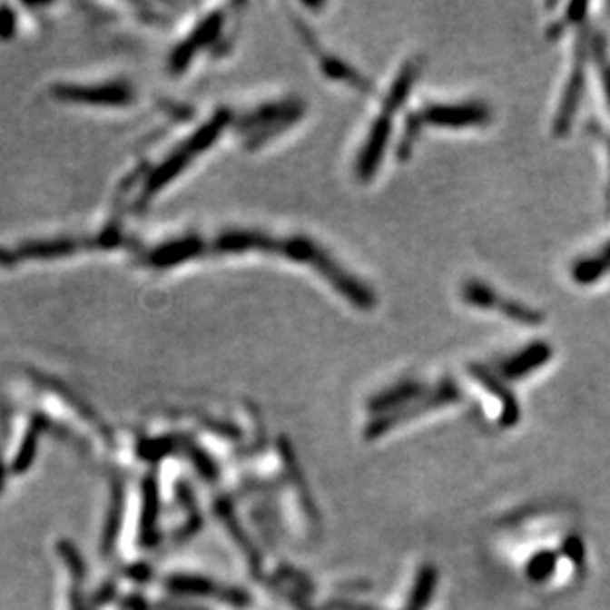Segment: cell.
Masks as SVG:
<instances>
[{
  "mask_svg": "<svg viewBox=\"0 0 610 610\" xmlns=\"http://www.w3.org/2000/svg\"><path fill=\"white\" fill-rule=\"evenodd\" d=\"M194 54H196V48L192 46V42L186 40L180 44V46L174 50V54L171 55V70L174 74H180V72H184L186 67L190 65V60L194 58Z\"/></svg>",
  "mask_w": 610,
  "mask_h": 610,
  "instance_id": "cell-17",
  "label": "cell"
},
{
  "mask_svg": "<svg viewBox=\"0 0 610 610\" xmlns=\"http://www.w3.org/2000/svg\"><path fill=\"white\" fill-rule=\"evenodd\" d=\"M279 253L292 259V261L312 265L344 299H348L349 304H354L356 309L369 310L376 307L374 290H371L366 282H361L354 275H349L348 271L342 265H338L320 245H316L314 241L307 240V237H292V240L280 241Z\"/></svg>",
  "mask_w": 610,
  "mask_h": 610,
  "instance_id": "cell-2",
  "label": "cell"
},
{
  "mask_svg": "<svg viewBox=\"0 0 610 610\" xmlns=\"http://www.w3.org/2000/svg\"><path fill=\"white\" fill-rule=\"evenodd\" d=\"M203 250H206V245H203L202 240H198V237H188V240L164 243L162 247L154 250L149 259L154 267H171L202 255Z\"/></svg>",
  "mask_w": 610,
  "mask_h": 610,
  "instance_id": "cell-11",
  "label": "cell"
},
{
  "mask_svg": "<svg viewBox=\"0 0 610 610\" xmlns=\"http://www.w3.org/2000/svg\"><path fill=\"white\" fill-rule=\"evenodd\" d=\"M423 70V60L421 58H411L403 64L395 82L391 84L388 95L383 97L381 103V115L371 123V129L366 137L364 146L358 154L356 161V176L359 182H368V180L374 178L378 172V168L383 161V154H386L388 143H389V134L393 129V115L398 113V109L405 103L407 97H409L411 89L417 84V77L421 75Z\"/></svg>",
  "mask_w": 610,
  "mask_h": 610,
  "instance_id": "cell-1",
  "label": "cell"
},
{
  "mask_svg": "<svg viewBox=\"0 0 610 610\" xmlns=\"http://www.w3.org/2000/svg\"><path fill=\"white\" fill-rule=\"evenodd\" d=\"M551 356H553V349H551L549 344L534 342V344H529L522 349H517V352L502 356L500 359L492 361V364H488V366L504 381L522 379L529 374H534V371L539 369L541 366H546L547 361L551 359Z\"/></svg>",
  "mask_w": 610,
  "mask_h": 610,
  "instance_id": "cell-7",
  "label": "cell"
},
{
  "mask_svg": "<svg viewBox=\"0 0 610 610\" xmlns=\"http://www.w3.org/2000/svg\"><path fill=\"white\" fill-rule=\"evenodd\" d=\"M589 50L593 55V62L598 67V74H601L603 89H605V95L610 105V55H608L606 40L603 34H593V36L589 38Z\"/></svg>",
  "mask_w": 610,
  "mask_h": 610,
  "instance_id": "cell-15",
  "label": "cell"
},
{
  "mask_svg": "<svg viewBox=\"0 0 610 610\" xmlns=\"http://www.w3.org/2000/svg\"><path fill=\"white\" fill-rule=\"evenodd\" d=\"M589 34H579L577 44H575V64L571 67L569 82L565 87L561 103L557 109L556 121H553V133L561 137V134L571 129V123L577 115V109L581 103V95L585 92V74H586V58H589Z\"/></svg>",
  "mask_w": 610,
  "mask_h": 610,
  "instance_id": "cell-5",
  "label": "cell"
},
{
  "mask_svg": "<svg viewBox=\"0 0 610 610\" xmlns=\"http://www.w3.org/2000/svg\"><path fill=\"white\" fill-rule=\"evenodd\" d=\"M589 131L605 144L606 154H608V162H610V133L603 125H596V123H591ZM606 208L610 210V178H608V184H606Z\"/></svg>",
  "mask_w": 610,
  "mask_h": 610,
  "instance_id": "cell-20",
  "label": "cell"
},
{
  "mask_svg": "<svg viewBox=\"0 0 610 610\" xmlns=\"http://www.w3.org/2000/svg\"><path fill=\"white\" fill-rule=\"evenodd\" d=\"M52 95L72 103L89 105H129L134 93L127 84H103V85H72L60 84L52 87Z\"/></svg>",
  "mask_w": 610,
  "mask_h": 610,
  "instance_id": "cell-6",
  "label": "cell"
},
{
  "mask_svg": "<svg viewBox=\"0 0 610 610\" xmlns=\"http://www.w3.org/2000/svg\"><path fill=\"white\" fill-rule=\"evenodd\" d=\"M250 250L259 251H280V243L271 240L269 235L255 231H230L223 233L213 241V251L221 253H241Z\"/></svg>",
  "mask_w": 610,
  "mask_h": 610,
  "instance_id": "cell-10",
  "label": "cell"
},
{
  "mask_svg": "<svg viewBox=\"0 0 610 610\" xmlns=\"http://www.w3.org/2000/svg\"><path fill=\"white\" fill-rule=\"evenodd\" d=\"M553 565H556V557L549 556V553L536 557L532 565H529V577H532L534 581H544L549 575V571L553 569Z\"/></svg>",
  "mask_w": 610,
  "mask_h": 610,
  "instance_id": "cell-18",
  "label": "cell"
},
{
  "mask_svg": "<svg viewBox=\"0 0 610 610\" xmlns=\"http://www.w3.org/2000/svg\"><path fill=\"white\" fill-rule=\"evenodd\" d=\"M610 273V241H606L601 250L593 255L581 257L573 267V277L579 285H593Z\"/></svg>",
  "mask_w": 610,
  "mask_h": 610,
  "instance_id": "cell-13",
  "label": "cell"
},
{
  "mask_svg": "<svg viewBox=\"0 0 610 610\" xmlns=\"http://www.w3.org/2000/svg\"><path fill=\"white\" fill-rule=\"evenodd\" d=\"M302 115V105L299 101H285V103L267 105L255 111L253 115H247L241 121V131H255V141H265L273 137L279 131L290 125Z\"/></svg>",
  "mask_w": 610,
  "mask_h": 610,
  "instance_id": "cell-8",
  "label": "cell"
},
{
  "mask_svg": "<svg viewBox=\"0 0 610 610\" xmlns=\"http://www.w3.org/2000/svg\"><path fill=\"white\" fill-rule=\"evenodd\" d=\"M470 374L477 378V381H480L482 386L488 389L490 393H494V398H498V401L502 403V423L504 425H514L519 419V405L514 399L512 391L507 389L506 381L496 374V371L488 366V364H472L468 368Z\"/></svg>",
  "mask_w": 610,
  "mask_h": 610,
  "instance_id": "cell-9",
  "label": "cell"
},
{
  "mask_svg": "<svg viewBox=\"0 0 610 610\" xmlns=\"http://www.w3.org/2000/svg\"><path fill=\"white\" fill-rule=\"evenodd\" d=\"M462 299H465V302H468L470 307H477L482 310H496L517 324L534 326L544 322V314L537 312L536 309L502 297L498 290H494L490 285H486V282L477 279L465 282V287H462Z\"/></svg>",
  "mask_w": 610,
  "mask_h": 610,
  "instance_id": "cell-4",
  "label": "cell"
},
{
  "mask_svg": "<svg viewBox=\"0 0 610 610\" xmlns=\"http://www.w3.org/2000/svg\"><path fill=\"white\" fill-rule=\"evenodd\" d=\"M196 154L192 152V149L188 144H184L182 149H178L171 158H166V161L156 168V171L151 174L149 178V182H146V188H144V200H149L151 196H154L158 190H161L162 186H166L168 182H171V180H174L180 172L184 171V166L192 161V158H194Z\"/></svg>",
  "mask_w": 610,
  "mask_h": 610,
  "instance_id": "cell-12",
  "label": "cell"
},
{
  "mask_svg": "<svg viewBox=\"0 0 610 610\" xmlns=\"http://www.w3.org/2000/svg\"><path fill=\"white\" fill-rule=\"evenodd\" d=\"M79 250V243L74 240H50V241H28L20 247V257L32 259H54L72 255Z\"/></svg>",
  "mask_w": 610,
  "mask_h": 610,
  "instance_id": "cell-14",
  "label": "cell"
},
{
  "mask_svg": "<svg viewBox=\"0 0 610 610\" xmlns=\"http://www.w3.org/2000/svg\"><path fill=\"white\" fill-rule=\"evenodd\" d=\"M16 34V13L10 6H0V38L10 40Z\"/></svg>",
  "mask_w": 610,
  "mask_h": 610,
  "instance_id": "cell-19",
  "label": "cell"
},
{
  "mask_svg": "<svg viewBox=\"0 0 610 610\" xmlns=\"http://www.w3.org/2000/svg\"><path fill=\"white\" fill-rule=\"evenodd\" d=\"M16 257L15 253H10L6 250H3V247H0V265H5V267H10V265H15L16 263Z\"/></svg>",
  "mask_w": 610,
  "mask_h": 610,
  "instance_id": "cell-21",
  "label": "cell"
},
{
  "mask_svg": "<svg viewBox=\"0 0 610 610\" xmlns=\"http://www.w3.org/2000/svg\"><path fill=\"white\" fill-rule=\"evenodd\" d=\"M221 25H223V15L221 13L212 15V16H208L203 22H200L198 28L194 30V34H192V38H190L192 46H194L198 50L200 46H206V44H212L213 40H216L220 36Z\"/></svg>",
  "mask_w": 610,
  "mask_h": 610,
  "instance_id": "cell-16",
  "label": "cell"
},
{
  "mask_svg": "<svg viewBox=\"0 0 610 610\" xmlns=\"http://www.w3.org/2000/svg\"><path fill=\"white\" fill-rule=\"evenodd\" d=\"M492 119V109L482 101H462V103H431L411 113L405 121V131L399 143V156L405 161L411 154L413 144L421 137L425 127L437 129H467L482 127Z\"/></svg>",
  "mask_w": 610,
  "mask_h": 610,
  "instance_id": "cell-3",
  "label": "cell"
}]
</instances>
